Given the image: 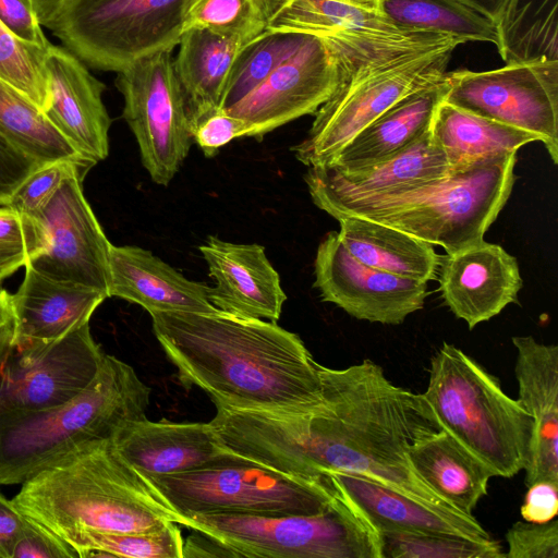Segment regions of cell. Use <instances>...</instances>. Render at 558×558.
Instances as JSON below:
<instances>
[{
  "instance_id": "1",
  "label": "cell",
  "mask_w": 558,
  "mask_h": 558,
  "mask_svg": "<svg viewBox=\"0 0 558 558\" xmlns=\"http://www.w3.org/2000/svg\"><path fill=\"white\" fill-rule=\"evenodd\" d=\"M318 369L323 401L317 408L305 413L223 409L216 424L221 444L259 465L328 487V474L345 472L450 508L408 458L413 444L442 429L424 395L396 386L371 360Z\"/></svg>"
},
{
  "instance_id": "2",
  "label": "cell",
  "mask_w": 558,
  "mask_h": 558,
  "mask_svg": "<svg viewBox=\"0 0 558 558\" xmlns=\"http://www.w3.org/2000/svg\"><path fill=\"white\" fill-rule=\"evenodd\" d=\"M149 314L182 385L201 388L216 407L305 413L322 403L319 364L276 322L220 310Z\"/></svg>"
},
{
  "instance_id": "3",
  "label": "cell",
  "mask_w": 558,
  "mask_h": 558,
  "mask_svg": "<svg viewBox=\"0 0 558 558\" xmlns=\"http://www.w3.org/2000/svg\"><path fill=\"white\" fill-rule=\"evenodd\" d=\"M12 500L75 551L88 533L148 532L182 521L111 438L77 446L21 484Z\"/></svg>"
},
{
  "instance_id": "4",
  "label": "cell",
  "mask_w": 558,
  "mask_h": 558,
  "mask_svg": "<svg viewBox=\"0 0 558 558\" xmlns=\"http://www.w3.org/2000/svg\"><path fill=\"white\" fill-rule=\"evenodd\" d=\"M150 388L123 361L106 354L92 383L66 402L0 416V485H21L85 442L112 438L125 422L146 418Z\"/></svg>"
},
{
  "instance_id": "5",
  "label": "cell",
  "mask_w": 558,
  "mask_h": 558,
  "mask_svg": "<svg viewBox=\"0 0 558 558\" xmlns=\"http://www.w3.org/2000/svg\"><path fill=\"white\" fill-rule=\"evenodd\" d=\"M517 153L401 190L351 201L326 210L335 219L367 218L401 230L446 253L484 240L515 182Z\"/></svg>"
},
{
  "instance_id": "6",
  "label": "cell",
  "mask_w": 558,
  "mask_h": 558,
  "mask_svg": "<svg viewBox=\"0 0 558 558\" xmlns=\"http://www.w3.org/2000/svg\"><path fill=\"white\" fill-rule=\"evenodd\" d=\"M423 395L441 427L495 476L512 477L525 469L533 438L531 415L461 349L441 344L430 360Z\"/></svg>"
},
{
  "instance_id": "7",
  "label": "cell",
  "mask_w": 558,
  "mask_h": 558,
  "mask_svg": "<svg viewBox=\"0 0 558 558\" xmlns=\"http://www.w3.org/2000/svg\"><path fill=\"white\" fill-rule=\"evenodd\" d=\"M180 525L209 536L231 557L381 558L377 531L339 492L316 514H207Z\"/></svg>"
},
{
  "instance_id": "8",
  "label": "cell",
  "mask_w": 558,
  "mask_h": 558,
  "mask_svg": "<svg viewBox=\"0 0 558 558\" xmlns=\"http://www.w3.org/2000/svg\"><path fill=\"white\" fill-rule=\"evenodd\" d=\"M147 478L182 519L316 514L337 495L333 486L286 475L233 453L194 471Z\"/></svg>"
},
{
  "instance_id": "9",
  "label": "cell",
  "mask_w": 558,
  "mask_h": 558,
  "mask_svg": "<svg viewBox=\"0 0 558 558\" xmlns=\"http://www.w3.org/2000/svg\"><path fill=\"white\" fill-rule=\"evenodd\" d=\"M192 0H68L46 28L88 68L118 73L173 50Z\"/></svg>"
},
{
  "instance_id": "10",
  "label": "cell",
  "mask_w": 558,
  "mask_h": 558,
  "mask_svg": "<svg viewBox=\"0 0 558 558\" xmlns=\"http://www.w3.org/2000/svg\"><path fill=\"white\" fill-rule=\"evenodd\" d=\"M266 31L325 39L336 53L342 83L410 57L464 44L461 38L402 27L381 11L347 0H288Z\"/></svg>"
},
{
  "instance_id": "11",
  "label": "cell",
  "mask_w": 558,
  "mask_h": 558,
  "mask_svg": "<svg viewBox=\"0 0 558 558\" xmlns=\"http://www.w3.org/2000/svg\"><path fill=\"white\" fill-rule=\"evenodd\" d=\"M457 47L410 57L341 83L315 112L306 137L291 148L295 158L307 167L330 162L395 102L444 77Z\"/></svg>"
},
{
  "instance_id": "12",
  "label": "cell",
  "mask_w": 558,
  "mask_h": 558,
  "mask_svg": "<svg viewBox=\"0 0 558 558\" xmlns=\"http://www.w3.org/2000/svg\"><path fill=\"white\" fill-rule=\"evenodd\" d=\"M172 50L135 60L117 73L122 117L136 138L150 179L167 186L189 155L193 140Z\"/></svg>"
},
{
  "instance_id": "13",
  "label": "cell",
  "mask_w": 558,
  "mask_h": 558,
  "mask_svg": "<svg viewBox=\"0 0 558 558\" xmlns=\"http://www.w3.org/2000/svg\"><path fill=\"white\" fill-rule=\"evenodd\" d=\"M447 74V102L535 134L557 165L558 60Z\"/></svg>"
},
{
  "instance_id": "14",
  "label": "cell",
  "mask_w": 558,
  "mask_h": 558,
  "mask_svg": "<svg viewBox=\"0 0 558 558\" xmlns=\"http://www.w3.org/2000/svg\"><path fill=\"white\" fill-rule=\"evenodd\" d=\"M104 355L89 323L50 343L13 348L0 369V416L66 402L92 383Z\"/></svg>"
},
{
  "instance_id": "15",
  "label": "cell",
  "mask_w": 558,
  "mask_h": 558,
  "mask_svg": "<svg viewBox=\"0 0 558 558\" xmlns=\"http://www.w3.org/2000/svg\"><path fill=\"white\" fill-rule=\"evenodd\" d=\"M342 83L338 59L322 37L307 34L298 50L256 89L229 108L248 126L247 137L267 133L315 113Z\"/></svg>"
},
{
  "instance_id": "16",
  "label": "cell",
  "mask_w": 558,
  "mask_h": 558,
  "mask_svg": "<svg viewBox=\"0 0 558 558\" xmlns=\"http://www.w3.org/2000/svg\"><path fill=\"white\" fill-rule=\"evenodd\" d=\"M85 172L75 169L35 217L46 231V250L29 264L57 280L100 290L109 296L111 243L83 192Z\"/></svg>"
},
{
  "instance_id": "17",
  "label": "cell",
  "mask_w": 558,
  "mask_h": 558,
  "mask_svg": "<svg viewBox=\"0 0 558 558\" xmlns=\"http://www.w3.org/2000/svg\"><path fill=\"white\" fill-rule=\"evenodd\" d=\"M314 287L324 302L371 323L399 325L424 307L427 282L385 272L355 259L330 231L320 241Z\"/></svg>"
},
{
  "instance_id": "18",
  "label": "cell",
  "mask_w": 558,
  "mask_h": 558,
  "mask_svg": "<svg viewBox=\"0 0 558 558\" xmlns=\"http://www.w3.org/2000/svg\"><path fill=\"white\" fill-rule=\"evenodd\" d=\"M44 70L48 102L44 113L90 166L109 155L111 119L102 101L106 85L63 46L50 45Z\"/></svg>"
},
{
  "instance_id": "19",
  "label": "cell",
  "mask_w": 558,
  "mask_h": 558,
  "mask_svg": "<svg viewBox=\"0 0 558 558\" xmlns=\"http://www.w3.org/2000/svg\"><path fill=\"white\" fill-rule=\"evenodd\" d=\"M437 279L444 302L470 329L515 303L522 287L515 257L484 240L440 256Z\"/></svg>"
},
{
  "instance_id": "20",
  "label": "cell",
  "mask_w": 558,
  "mask_h": 558,
  "mask_svg": "<svg viewBox=\"0 0 558 558\" xmlns=\"http://www.w3.org/2000/svg\"><path fill=\"white\" fill-rule=\"evenodd\" d=\"M448 166L430 130L398 154L374 165L343 170L331 165L308 167L304 174L313 203L322 210L445 177Z\"/></svg>"
},
{
  "instance_id": "21",
  "label": "cell",
  "mask_w": 558,
  "mask_h": 558,
  "mask_svg": "<svg viewBox=\"0 0 558 558\" xmlns=\"http://www.w3.org/2000/svg\"><path fill=\"white\" fill-rule=\"evenodd\" d=\"M198 248L215 281L209 300L216 308L244 318L279 319L287 295L264 246L208 236Z\"/></svg>"
},
{
  "instance_id": "22",
  "label": "cell",
  "mask_w": 558,
  "mask_h": 558,
  "mask_svg": "<svg viewBox=\"0 0 558 558\" xmlns=\"http://www.w3.org/2000/svg\"><path fill=\"white\" fill-rule=\"evenodd\" d=\"M518 402L533 420V438L524 469L526 486L558 482V347L532 336L512 338Z\"/></svg>"
},
{
  "instance_id": "23",
  "label": "cell",
  "mask_w": 558,
  "mask_h": 558,
  "mask_svg": "<svg viewBox=\"0 0 558 558\" xmlns=\"http://www.w3.org/2000/svg\"><path fill=\"white\" fill-rule=\"evenodd\" d=\"M117 451L145 476L194 471L232 454L218 440L210 423H123L111 438Z\"/></svg>"
},
{
  "instance_id": "24",
  "label": "cell",
  "mask_w": 558,
  "mask_h": 558,
  "mask_svg": "<svg viewBox=\"0 0 558 558\" xmlns=\"http://www.w3.org/2000/svg\"><path fill=\"white\" fill-rule=\"evenodd\" d=\"M24 278L11 294L15 320L14 348L57 341L89 323L107 293L48 277L26 265Z\"/></svg>"
},
{
  "instance_id": "25",
  "label": "cell",
  "mask_w": 558,
  "mask_h": 558,
  "mask_svg": "<svg viewBox=\"0 0 558 558\" xmlns=\"http://www.w3.org/2000/svg\"><path fill=\"white\" fill-rule=\"evenodd\" d=\"M210 287L187 279L150 251L135 245L109 251V298L141 305L148 313L184 311L215 312Z\"/></svg>"
},
{
  "instance_id": "26",
  "label": "cell",
  "mask_w": 558,
  "mask_h": 558,
  "mask_svg": "<svg viewBox=\"0 0 558 558\" xmlns=\"http://www.w3.org/2000/svg\"><path fill=\"white\" fill-rule=\"evenodd\" d=\"M326 480L362 512L375 530L436 532L481 541L492 538L473 515L417 501L367 477L333 472Z\"/></svg>"
},
{
  "instance_id": "27",
  "label": "cell",
  "mask_w": 558,
  "mask_h": 558,
  "mask_svg": "<svg viewBox=\"0 0 558 558\" xmlns=\"http://www.w3.org/2000/svg\"><path fill=\"white\" fill-rule=\"evenodd\" d=\"M449 89L448 74L395 102L355 135L328 163L343 170L364 168L405 149L430 130Z\"/></svg>"
},
{
  "instance_id": "28",
  "label": "cell",
  "mask_w": 558,
  "mask_h": 558,
  "mask_svg": "<svg viewBox=\"0 0 558 558\" xmlns=\"http://www.w3.org/2000/svg\"><path fill=\"white\" fill-rule=\"evenodd\" d=\"M416 475L450 508L472 515L487 494L494 472L446 429L426 436L408 450Z\"/></svg>"
},
{
  "instance_id": "29",
  "label": "cell",
  "mask_w": 558,
  "mask_h": 558,
  "mask_svg": "<svg viewBox=\"0 0 558 558\" xmlns=\"http://www.w3.org/2000/svg\"><path fill=\"white\" fill-rule=\"evenodd\" d=\"M430 135L445 155L449 174L539 142L531 132L472 113L445 99L435 111Z\"/></svg>"
},
{
  "instance_id": "30",
  "label": "cell",
  "mask_w": 558,
  "mask_h": 558,
  "mask_svg": "<svg viewBox=\"0 0 558 558\" xmlns=\"http://www.w3.org/2000/svg\"><path fill=\"white\" fill-rule=\"evenodd\" d=\"M173 59L190 126L203 116L223 108L231 66L244 46L198 28L183 31Z\"/></svg>"
},
{
  "instance_id": "31",
  "label": "cell",
  "mask_w": 558,
  "mask_h": 558,
  "mask_svg": "<svg viewBox=\"0 0 558 558\" xmlns=\"http://www.w3.org/2000/svg\"><path fill=\"white\" fill-rule=\"evenodd\" d=\"M337 220L341 243L362 264L417 281L437 279L440 256L430 243L363 217Z\"/></svg>"
},
{
  "instance_id": "32",
  "label": "cell",
  "mask_w": 558,
  "mask_h": 558,
  "mask_svg": "<svg viewBox=\"0 0 558 558\" xmlns=\"http://www.w3.org/2000/svg\"><path fill=\"white\" fill-rule=\"evenodd\" d=\"M0 133L44 165L71 161L86 172L92 168L37 106L1 78Z\"/></svg>"
},
{
  "instance_id": "33",
  "label": "cell",
  "mask_w": 558,
  "mask_h": 558,
  "mask_svg": "<svg viewBox=\"0 0 558 558\" xmlns=\"http://www.w3.org/2000/svg\"><path fill=\"white\" fill-rule=\"evenodd\" d=\"M497 28L506 64L558 60V0H511Z\"/></svg>"
},
{
  "instance_id": "34",
  "label": "cell",
  "mask_w": 558,
  "mask_h": 558,
  "mask_svg": "<svg viewBox=\"0 0 558 558\" xmlns=\"http://www.w3.org/2000/svg\"><path fill=\"white\" fill-rule=\"evenodd\" d=\"M381 12L402 27L499 44L497 25L461 0H384Z\"/></svg>"
},
{
  "instance_id": "35",
  "label": "cell",
  "mask_w": 558,
  "mask_h": 558,
  "mask_svg": "<svg viewBox=\"0 0 558 558\" xmlns=\"http://www.w3.org/2000/svg\"><path fill=\"white\" fill-rule=\"evenodd\" d=\"M307 34L265 31L239 51L229 73L223 108L256 89L302 45Z\"/></svg>"
},
{
  "instance_id": "36",
  "label": "cell",
  "mask_w": 558,
  "mask_h": 558,
  "mask_svg": "<svg viewBox=\"0 0 558 558\" xmlns=\"http://www.w3.org/2000/svg\"><path fill=\"white\" fill-rule=\"evenodd\" d=\"M381 558H505L501 545L490 539H473L436 532L398 529L376 530Z\"/></svg>"
},
{
  "instance_id": "37",
  "label": "cell",
  "mask_w": 558,
  "mask_h": 558,
  "mask_svg": "<svg viewBox=\"0 0 558 558\" xmlns=\"http://www.w3.org/2000/svg\"><path fill=\"white\" fill-rule=\"evenodd\" d=\"M184 542L178 523L137 533H88L78 546V558H183Z\"/></svg>"
},
{
  "instance_id": "38",
  "label": "cell",
  "mask_w": 558,
  "mask_h": 558,
  "mask_svg": "<svg viewBox=\"0 0 558 558\" xmlns=\"http://www.w3.org/2000/svg\"><path fill=\"white\" fill-rule=\"evenodd\" d=\"M47 48L21 39L0 22V78L41 111L48 102L44 70Z\"/></svg>"
},
{
  "instance_id": "39",
  "label": "cell",
  "mask_w": 558,
  "mask_h": 558,
  "mask_svg": "<svg viewBox=\"0 0 558 558\" xmlns=\"http://www.w3.org/2000/svg\"><path fill=\"white\" fill-rule=\"evenodd\" d=\"M267 23L248 0H192L183 31L198 28L247 44L266 31Z\"/></svg>"
},
{
  "instance_id": "40",
  "label": "cell",
  "mask_w": 558,
  "mask_h": 558,
  "mask_svg": "<svg viewBox=\"0 0 558 558\" xmlns=\"http://www.w3.org/2000/svg\"><path fill=\"white\" fill-rule=\"evenodd\" d=\"M47 244L46 231L37 218L0 206V259H21L26 266Z\"/></svg>"
},
{
  "instance_id": "41",
  "label": "cell",
  "mask_w": 558,
  "mask_h": 558,
  "mask_svg": "<svg viewBox=\"0 0 558 558\" xmlns=\"http://www.w3.org/2000/svg\"><path fill=\"white\" fill-rule=\"evenodd\" d=\"M75 169H81L87 173L78 165L71 161H56L45 165L17 187L5 206L23 215L36 217Z\"/></svg>"
},
{
  "instance_id": "42",
  "label": "cell",
  "mask_w": 558,
  "mask_h": 558,
  "mask_svg": "<svg viewBox=\"0 0 558 558\" xmlns=\"http://www.w3.org/2000/svg\"><path fill=\"white\" fill-rule=\"evenodd\" d=\"M505 558H558V520L518 521L506 533Z\"/></svg>"
},
{
  "instance_id": "43",
  "label": "cell",
  "mask_w": 558,
  "mask_h": 558,
  "mask_svg": "<svg viewBox=\"0 0 558 558\" xmlns=\"http://www.w3.org/2000/svg\"><path fill=\"white\" fill-rule=\"evenodd\" d=\"M193 143H196L206 157H214L219 149L232 140L247 137L248 126L242 119L225 108L214 110L194 122L191 126Z\"/></svg>"
},
{
  "instance_id": "44",
  "label": "cell",
  "mask_w": 558,
  "mask_h": 558,
  "mask_svg": "<svg viewBox=\"0 0 558 558\" xmlns=\"http://www.w3.org/2000/svg\"><path fill=\"white\" fill-rule=\"evenodd\" d=\"M12 558H78V555L70 545L29 518L15 544Z\"/></svg>"
},
{
  "instance_id": "45",
  "label": "cell",
  "mask_w": 558,
  "mask_h": 558,
  "mask_svg": "<svg viewBox=\"0 0 558 558\" xmlns=\"http://www.w3.org/2000/svg\"><path fill=\"white\" fill-rule=\"evenodd\" d=\"M0 22L25 41L44 48L51 45L36 17L31 0H0Z\"/></svg>"
},
{
  "instance_id": "46",
  "label": "cell",
  "mask_w": 558,
  "mask_h": 558,
  "mask_svg": "<svg viewBox=\"0 0 558 558\" xmlns=\"http://www.w3.org/2000/svg\"><path fill=\"white\" fill-rule=\"evenodd\" d=\"M527 487L520 509L523 519L535 523L555 519L558 512V482L539 481Z\"/></svg>"
},
{
  "instance_id": "47",
  "label": "cell",
  "mask_w": 558,
  "mask_h": 558,
  "mask_svg": "<svg viewBox=\"0 0 558 558\" xmlns=\"http://www.w3.org/2000/svg\"><path fill=\"white\" fill-rule=\"evenodd\" d=\"M29 522L13 502L0 493V558H12L13 549Z\"/></svg>"
},
{
  "instance_id": "48",
  "label": "cell",
  "mask_w": 558,
  "mask_h": 558,
  "mask_svg": "<svg viewBox=\"0 0 558 558\" xmlns=\"http://www.w3.org/2000/svg\"><path fill=\"white\" fill-rule=\"evenodd\" d=\"M15 320L11 294L0 287V369L14 348Z\"/></svg>"
},
{
  "instance_id": "49",
  "label": "cell",
  "mask_w": 558,
  "mask_h": 558,
  "mask_svg": "<svg viewBox=\"0 0 558 558\" xmlns=\"http://www.w3.org/2000/svg\"><path fill=\"white\" fill-rule=\"evenodd\" d=\"M484 16L490 19L496 25L504 16L511 0H461Z\"/></svg>"
},
{
  "instance_id": "50",
  "label": "cell",
  "mask_w": 558,
  "mask_h": 558,
  "mask_svg": "<svg viewBox=\"0 0 558 558\" xmlns=\"http://www.w3.org/2000/svg\"><path fill=\"white\" fill-rule=\"evenodd\" d=\"M68 0H31L34 12L41 26H46Z\"/></svg>"
},
{
  "instance_id": "51",
  "label": "cell",
  "mask_w": 558,
  "mask_h": 558,
  "mask_svg": "<svg viewBox=\"0 0 558 558\" xmlns=\"http://www.w3.org/2000/svg\"><path fill=\"white\" fill-rule=\"evenodd\" d=\"M260 16L268 22L284 7L288 0H248Z\"/></svg>"
},
{
  "instance_id": "52",
  "label": "cell",
  "mask_w": 558,
  "mask_h": 558,
  "mask_svg": "<svg viewBox=\"0 0 558 558\" xmlns=\"http://www.w3.org/2000/svg\"><path fill=\"white\" fill-rule=\"evenodd\" d=\"M347 1H349L353 4L366 8V9L381 11V3L384 0H347Z\"/></svg>"
}]
</instances>
